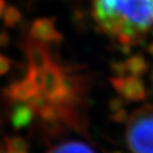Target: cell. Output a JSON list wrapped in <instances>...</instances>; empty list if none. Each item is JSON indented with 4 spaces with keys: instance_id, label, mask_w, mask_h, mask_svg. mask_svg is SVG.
<instances>
[{
    "instance_id": "cell-13",
    "label": "cell",
    "mask_w": 153,
    "mask_h": 153,
    "mask_svg": "<svg viewBox=\"0 0 153 153\" xmlns=\"http://www.w3.org/2000/svg\"><path fill=\"white\" fill-rule=\"evenodd\" d=\"M128 114L126 109L121 108V109L117 110L116 112H112L111 116H110V119L114 121V123H117V124H125L128 120Z\"/></svg>"
},
{
    "instance_id": "cell-3",
    "label": "cell",
    "mask_w": 153,
    "mask_h": 153,
    "mask_svg": "<svg viewBox=\"0 0 153 153\" xmlns=\"http://www.w3.org/2000/svg\"><path fill=\"white\" fill-rule=\"evenodd\" d=\"M112 88L123 99L129 102H140L146 99V88L143 81L137 76H114L110 78Z\"/></svg>"
},
{
    "instance_id": "cell-24",
    "label": "cell",
    "mask_w": 153,
    "mask_h": 153,
    "mask_svg": "<svg viewBox=\"0 0 153 153\" xmlns=\"http://www.w3.org/2000/svg\"><path fill=\"white\" fill-rule=\"evenodd\" d=\"M0 153H1V152H0Z\"/></svg>"
},
{
    "instance_id": "cell-11",
    "label": "cell",
    "mask_w": 153,
    "mask_h": 153,
    "mask_svg": "<svg viewBox=\"0 0 153 153\" xmlns=\"http://www.w3.org/2000/svg\"><path fill=\"white\" fill-rule=\"evenodd\" d=\"M110 69L115 76H126L127 75V67L126 62L121 60H114L110 62Z\"/></svg>"
},
{
    "instance_id": "cell-19",
    "label": "cell",
    "mask_w": 153,
    "mask_h": 153,
    "mask_svg": "<svg viewBox=\"0 0 153 153\" xmlns=\"http://www.w3.org/2000/svg\"><path fill=\"white\" fill-rule=\"evenodd\" d=\"M5 9H6V1L5 0H0V18L4 15Z\"/></svg>"
},
{
    "instance_id": "cell-18",
    "label": "cell",
    "mask_w": 153,
    "mask_h": 153,
    "mask_svg": "<svg viewBox=\"0 0 153 153\" xmlns=\"http://www.w3.org/2000/svg\"><path fill=\"white\" fill-rule=\"evenodd\" d=\"M131 45H129V44H120L119 50H120L124 55H129V53H131Z\"/></svg>"
},
{
    "instance_id": "cell-1",
    "label": "cell",
    "mask_w": 153,
    "mask_h": 153,
    "mask_svg": "<svg viewBox=\"0 0 153 153\" xmlns=\"http://www.w3.org/2000/svg\"><path fill=\"white\" fill-rule=\"evenodd\" d=\"M93 17L120 44H138L153 26V0H93Z\"/></svg>"
},
{
    "instance_id": "cell-4",
    "label": "cell",
    "mask_w": 153,
    "mask_h": 153,
    "mask_svg": "<svg viewBox=\"0 0 153 153\" xmlns=\"http://www.w3.org/2000/svg\"><path fill=\"white\" fill-rule=\"evenodd\" d=\"M31 39L43 44H55L61 41V34L56 28L55 22L51 18H38L30 27Z\"/></svg>"
},
{
    "instance_id": "cell-7",
    "label": "cell",
    "mask_w": 153,
    "mask_h": 153,
    "mask_svg": "<svg viewBox=\"0 0 153 153\" xmlns=\"http://www.w3.org/2000/svg\"><path fill=\"white\" fill-rule=\"evenodd\" d=\"M35 111L30 104L25 102H16L10 114V123L13 127L19 131L27 127L35 118Z\"/></svg>"
},
{
    "instance_id": "cell-14",
    "label": "cell",
    "mask_w": 153,
    "mask_h": 153,
    "mask_svg": "<svg viewBox=\"0 0 153 153\" xmlns=\"http://www.w3.org/2000/svg\"><path fill=\"white\" fill-rule=\"evenodd\" d=\"M11 65H13V61L5 55L0 53V76H4L10 71Z\"/></svg>"
},
{
    "instance_id": "cell-2",
    "label": "cell",
    "mask_w": 153,
    "mask_h": 153,
    "mask_svg": "<svg viewBox=\"0 0 153 153\" xmlns=\"http://www.w3.org/2000/svg\"><path fill=\"white\" fill-rule=\"evenodd\" d=\"M126 143L131 153H153V105L140 107L128 117Z\"/></svg>"
},
{
    "instance_id": "cell-23",
    "label": "cell",
    "mask_w": 153,
    "mask_h": 153,
    "mask_svg": "<svg viewBox=\"0 0 153 153\" xmlns=\"http://www.w3.org/2000/svg\"><path fill=\"white\" fill-rule=\"evenodd\" d=\"M0 125H1V119H0Z\"/></svg>"
},
{
    "instance_id": "cell-12",
    "label": "cell",
    "mask_w": 153,
    "mask_h": 153,
    "mask_svg": "<svg viewBox=\"0 0 153 153\" xmlns=\"http://www.w3.org/2000/svg\"><path fill=\"white\" fill-rule=\"evenodd\" d=\"M10 143L13 148L16 150H21V151H27L30 149V143L21 136H14L10 138Z\"/></svg>"
},
{
    "instance_id": "cell-17",
    "label": "cell",
    "mask_w": 153,
    "mask_h": 153,
    "mask_svg": "<svg viewBox=\"0 0 153 153\" xmlns=\"http://www.w3.org/2000/svg\"><path fill=\"white\" fill-rule=\"evenodd\" d=\"M6 144H7L6 153H27V151H21V150H16V149L13 148L10 143V138H6Z\"/></svg>"
},
{
    "instance_id": "cell-5",
    "label": "cell",
    "mask_w": 153,
    "mask_h": 153,
    "mask_svg": "<svg viewBox=\"0 0 153 153\" xmlns=\"http://www.w3.org/2000/svg\"><path fill=\"white\" fill-rule=\"evenodd\" d=\"M39 93V88L31 78L25 76L21 81L14 82L4 91V95L11 102H27Z\"/></svg>"
},
{
    "instance_id": "cell-6",
    "label": "cell",
    "mask_w": 153,
    "mask_h": 153,
    "mask_svg": "<svg viewBox=\"0 0 153 153\" xmlns=\"http://www.w3.org/2000/svg\"><path fill=\"white\" fill-rule=\"evenodd\" d=\"M25 53L27 57L28 66L35 69H44L52 62L49 45L38 42L35 40H27L25 42Z\"/></svg>"
},
{
    "instance_id": "cell-15",
    "label": "cell",
    "mask_w": 153,
    "mask_h": 153,
    "mask_svg": "<svg viewBox=\"0 0 153 153\" xmlns=\"http://www.w3.org/2000/svg\"><path fill=\"white\" fill-rule=\"evenodd\" d=\"M124 104H125V101L123 98H112L108 102V109L112 114V112H116L117 110L124 108Z\"/></svg>"
},
{
    "instance_id": "cell-22",
    "label": "cell",
    "mask_w": 153,
    "mask_h": 153,
    "mask_svg": "<svg viewBox=\"0 0 153 153\" xmlns=\"http://www.w3.org/2000/svg\"><path fill=\"white\" fill-rule=\"evenodd\" d=\"M111 153H121V152H111Z\"/></svg>"
},
{
    "instance_id": "cell-9",
    "label": "cell",
    "mask_w": 153,
    "mask_h": 153,
    "mask_svg": "<svg viewBox=\"0 0 153 153\" xmlns=\"http://www.w3.org/2000/svg\"><path fill=\"white\" fill-rule=\"evenodd\" d=\"M127 73L133 76H143L149 69V64L145 60V58L141 55H135L129 57L127 60H125Z\"/></svg>"
},
{
    "instance_id": "cell-10",
    "label": "cell",
    "mask_w": 153,
    "mask_h": 153,
    "mask_svg": "<svg viewBox=\"0 0 153 153\" xmlns=\"http://www.w3.org/2000/svg\"><path fill=\"white\" fill-rule=\"evenodd\" d=\"M2 18H4V23L6 26L15 27L22 19V13L18 10L16 7L8 6V7H6L5 11H4Z\"/></svg>"
},
{
    "instance_id": "cell-8",
    "label": "cell",
    "mask_w": 153,
    "mask_h": 153,
    "mask_svg": "<svg viewBox=\"0 0 153 153\" xmlns=\"http://www.w3.org/2000/svg\"><path fill=\"white\" fill-rule=\"evenodd\" d=\"M47 153H95V151L82 141H65L52 146Z\"/></svg>"
},
{
    "instance_id": "cell-20",
    "label": "cell",
    "mask_w": 153,
    "mask_h": 153,
    "mask_svg": "<svg viewBox=\"0 0 153 153\" xmlns=\"http://www.w3.org/2000/svg\"><path fill=\"white\" fill-rule=\"evenodd\" d=\"M148 52L153 57V41H152V42H151L150 44H149V47H148Z\"/></svg>"
},
{
    "instance_id": "cell-16",
    "label": "cell",
    "mask_w": 153,
    "mask_h": 153,
    "mask_svg": "<svg viewBox=\"0 0 153 153\" xmlns=\"http://www.w3.org/2000/svg\"><path fill=\"white\" fill-rule=\"evenodd\" d=\"M10 42V36L6 31H1L0 32V49L1 48H6Z\"/></svg>"
},
{
    "instance_id": "cell-21",
    "label": "cell",
    "mask_w": 153,
    "mask_h": 153,
    "mask_svg": "<svg viewBox=\"0 0 153 153\" xmlns=\"http://www.w3.org/2000/svg\"><path fill=\"white\" fill-rule=\"evenodd\" d=\"M151 81H152V85H153V73H152V77H151Z\"/></svg>"
}]
</instances>
